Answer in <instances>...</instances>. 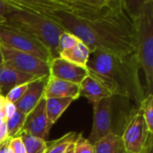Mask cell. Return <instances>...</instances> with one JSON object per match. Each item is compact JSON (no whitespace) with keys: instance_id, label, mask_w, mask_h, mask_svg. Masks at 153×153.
<instances>
[{"instance_id":"1","label":"cell","mask_w":153,"mask_h":153,"mask_svg":"<svg viewBox=\"0 0 153 153\" xmlns=\"http://www.w3.org/2000/svg\"><path fill=\"white\" fill-rule=\"evenodd\" d=\"M10 2L16 7L48 17L65 31L77 37L91 51L100 50L118 56L135 51V23L126 11L123 0H108L101 8L81 13L45 9L30 5L23 0Z\"/></svg>"},{"instance_id":"2","label":"cell","mask_w":153,"mask_h":153,"mask_svg":"<svg viewBox=\"0 0 153 153\" xmlns=\"http://www.w3.org/2000/svg\"><path fill=\"white\" fill-rule=\"evenodd\" d=\"M86 68L111 92L133 102L139 108L145 97L135 52L125 56L114 55L100 50L91 52Z\"/></svg>"},{"instance_id":"3","label":"cell","mask_w":153,"mask_h":153,"mask_svg":"<svg viewBox=\"0 0 153 153\" xmlns=\"http://www.w3.org/2000/svg\"><path fill=\"white\" fill-rule=\"evenodd\" d=\"M4 24L23 31L40 41L52 54L53 59L58 57V39L65 31L48 17L36 12L19 8L4 18Z\"/></svg>"},{"instance_id":"4","label":"cell","mask_w":153,"mask_h":153,"mask_svg":"<svg viewBox=\"0 0 153 153\" xmlns=\"http://www.w3.org/2000/svg\"><path fill=\"white\" fill-rule=\"evenodd\" d=\"M136 29L135 54L144 72L146 95L153 94V0H143L134 20Z\"/></svg>"},{"instance_id":"5","label":"cell","mask_w":153,"mask_h":153,"mask_svg":"<svg viewBox=\"0 0 153 153\" xmlns=\"http://www.w3.org/2000/svg\"><path fill=\"white\" fill-rule=\"evenodd\" d=\"M0 45L32 55L49 64L53 59L52 54L48 48L40 41L4 22L0 23Z\"/></svg>"},{"instance_id":"6","label":"cell","mask_w":153,"mask_h":153,"mask_svg":"<svg viewBox=\"0 0 153 153\" xmlns=\"http://www.w3.org/2000/svg\"><path fill=\"white\" fill-rule=\"evenodd\" d=\"M0 48L4 58V64L35 78L49 76V63L32 55L13 50L1 45Z\"/></svg>"},{"instance_id":"7","label":"cell","mask_w":153,"mask_h":153,"mask_svg":"<svg viewBox=\"0 0 153 153\" xmlns=\"http://www.w3.org/2000/svg\"><path fill=\"white\" fill-rule=\"evenodd\" d=\"M149 133L141 110L134 111L120 134L126 153L143 152Z\"/></svg>"},{"instance_id":"8","label":"cell","mask_w":153,"mask_h":153,"mask_svg":"<svg viewBox=\"0 0 153 153\" xmlns=\"http://www.w3.org/2000/svg\"><path fill=\"white\" fill-rule=\"evenodd\" d=\"M113 97H108L99 100L93 105L92 128L87 139L92 145L113 132Z\"/></svg>"},{"instance_id":"9","label":"cell","mask_w":153,"mask_h":153,"mask_svg":"<svg viewBox=\"0 0 153 153\" xmlns=\"http://www.w3.org/2000/svg\"><path fill=\"white\" fill-rule=\"evenodd\" d=\"M51 127L47 115L46 98L44 96L38 105L26 116L23 126L20 133L24 132L41 140L48 141Z\"/></svg>"},{"instance_id":"10","label":"cell","mask_w":153,"mask_h":153,"mask_svg":"<svg viewBox=\"0 0 153 153\" xmlns=\"http://www.w3.org/2000/svg\"><path fill=\"white\" fill-rule=\"evenodd\" d=\"M88 74L87 68L76 65L59 56L52 59L49 64V76L65 82L80 84Z\"/></svg>"},{"instance_id":"11","label":"cell","mask_w":153,"mask_h":153,"mask_svg":"<svg viewBox=\"0 0 153 153\" xmlns=\"http://www.w3.org/2000/svg\"><path fill=\"white\" fill-rule=\"evenodd\" d=\"M49 76L37 78L29 82L27 90L19 101L15 103L16 109L24 115H28L44 97L45 88Z\"/></svg>"},{"instance_id":"12","label":"cell","mask_w":153,"mask_h":153,"mask_svg":"<svg viewBox=\"0 0 153 153\" xmlns=\"http://www.w3.org/2000/svg\"><path fill=\"white\" fill-rule=\"evenodd\" d=\"M79 86L80 96L86 98L93 105L102 99L113 97L109 90L99 79L90 73L82 81Z\"/></svg>"},{"instance_id":"13","label":"cell","mask_w":153,"mask_h":153,"mask_svg":"<svg viewBox=\"0 0 153 153\" xmlns=\"http://www.w3.org/2000/svg\"><path fill=\"white\" fill-rule=\"evenodd\" d=\"M44 96L46 99L71 98L75 100L80 97V86L76 83L49 76L45 88Z\"/></svg>"},{"instance_id":"14","label":"cell","mask_w":153,"mask_h":153,"mask_svg":"<svg viewBox=\"0 0 153 153\" xmlns=\"http://www.w3.org/2000/svg\"><path fill=\"white\" fill-rule=\"evenodd\" d=\"M37 78L17 71L16 69L2 64L0 65V91L4 97L13 87L30 82Z\"/></svg>"},{"instance_id":"15","label":"cell","mask_w":153,"mask_h":153,"mask_svg":"<svg viewBox=\"0 0 153 153\" xmlns=\"http://www.w3.org/2000/svg\"><path fill=\"white\" fill-rule=\"evenodd\" d=\"M91 52V49L83 42L80 41L72 48L59 53V57L76 65L86 68Z\"/></svg>"},{"instance_id":"16","label":"cell","mask_w":153,"mask_h":153,"mask_svg":"<svg viewBox=\"0 0 153 153\" xmlns=\"http://www.w3.org/2000/svg\"><path fill=\"white\" fill-rule=\"evenodd\" d=\"M94 153H126L121 135L110 133L93 144Z\"/></svg>"},{"instance_id":"17","label":"cell","mask_w":153,"mask_h":153,"mask_svg":"<svg viewBox=\"0 0 153 153\" xmlns=\"http://www.w3.org/2000/svg\"><path fill=\"white\" fill-rule=\"evenodd\" d=\"M74 101L71 98H49L46 99V108L48 122L51 125H55L56 121L61 117L63 113L69 108V106Z\"/></svg>"},{"instance_id":"18","label":"cell","mask_w":153,"mask_h":153,"mask_svg":"<svg viewBox=\"0 0 153 153\" xmlns=\"http://www.w3.org/2000/svg\"><path fill=\"white\" fill-rule=\"evenodd\" d=\"M79 135L80 134L76 132H69L56 140L48 142L45 153H65L69 145L77 140Z\"/></svg>"},{"instance_id":"19","label":"cell","mask_w":153,"mask_h":153,"mask_svg":"<svg viewBox=\"0 0 153 153\" xmlns=\"http://www.w3.org/2000/svg\"><path fill=\"white\" fill-rule=\"evenodd\" d=\"M18 135L22 140L26 153H45L48 146V141L41 140L27 133H20Z\"/></svg>"},{"instance_id":"20","label":"cell","mask_w":153,"mask_h":153,"mask_svg":"<svg viewBox=\"0 0 153 153\" xmlns=\"http://www.w3.org/2000/svg\"><path fill=\"white\" fill-rule=\"evenodd\" d=\"M25 118H26V115L17 110L13 117H11L5 121L6 127H7V136L9 139L18 136L23 126Z\"/></svg>"},{"instance_id":"21","label":"cell","mask_w":153,"mask_h":153,"mask_svg":"<svg viewBox=\"0 0 153 153\" xmlns=\"http://www.w3.org/2000/svg\"><path fill=\"white\" fill-rule=\"evenodd\" d=\"M139 109L143 114L148 131L153 134V94L145 95Z\"/></svg>"},{"instance_id":"22","label":"cell","mask_w":153,"mask_h":153,"mask_svg":"<svg viewBox=\"0 0 153 153\" xmlns=\"http://www.w3.org/2000/svg\"><path fill=\"white\" fill-rule=\"evenodd\" d=\"M80 41L81 40L77 37H75L74 34L67 32V31H64L60 35L59 39H58V46H57L58 56H59V53H61L62 51L72 48Z\"/></svg>"},{"instance_id":"23","label":"cell","mask_w":153,"mask_h":153,"mask_svg":"<svg viewBox=\"0 0 153 153\" xmlns=\"http://www.w3.org/2000/svg\"><path fill=\"white\" fill-rule=\"evenodd\" d=\"M28 84H29V82H26V83H22V84H20V85H17V86L13 87L4 96L5 100L7 101H10V102L15 104L17 101H19L21 100V98L25 93V91L27 90V87H28Z\"/></svg>"},{"instance_id":"24","label":"cell","mask_w":153,"mask_h":153,"mask_svg":"<svg viewBox=\"0 0 153 153\" xmlns=\"http://www.w3.org/2000/svg\"><path fill=\"white\" fill-rule=\"evenodd\" d=\"M74 153H94L93 145L90 143L82 134H80L74 143Z\"/></svg>"},{"instance_id":"25","label":"cell","mask_w":153,"mask_h":153,"mask_svg":"<svg viewBox=\"0 0 153 153\" xmlns=\"http://www.w3.org/2000/svg\"><path fill=\"white\" fill-rule=\"evenodd\" d=\"M16 9L17 7L13 5L10 0H0V16L4 19Z\"/></svg>"},{"instance_id":"26","label":"cell","mask_w":153,"mask_h":153,"mask_svg":"<svg viewBox=\"0 0 153 153\" xmlns=\"http://www.w3.org/2000/svg\"><path fill=\"white\" fill-rule=\"evenodd\" d=\"M10 147L13 151V153H26L22 140L19 135L10 139Z\"/></svg>"},{"instance_id":"27","label":"cell","mask_w":153,"mask_h":153,"mask_svg":"<svg viewBox=\"0 0 153 153\" xmlns=\"http://www.w3.org/2000/svg\"><path fill=\"white\" fill-rule=\"evenodd\" d=\"M2 111H3V114L5 117V120H7L8 118H10L11 117H13L15 114L17 109H16L15 104H13L10 101H7L5 100L4 106L2 108Z\"/></svg>"},{"instance_id":"28","label":"cell","mask_w":153,"mask_h":153,"mask_svg":"<svg viewBox=\"0 0 153 153\" xmlns=\"http://www.w3.org/2000/svg\"><path fill=\"white\" fill-rule=\"evenodd\" d=\"M142 153H153V134L149 133Z\"/></svg>"},{"instance_id":"29","label":"cell","mask_w":153,"mask_h":153,"mask_svg":"<svg viewBox=\"0 0 153 153\" xmlns=\"http://www.w3.org/2000/svg\"><path fill=\"white\" fill-rule=\"evenodd\" d=\"M8 138L7 136V127H6V123L4 122L3 124L0 125V143L5 141Z\"/></svg>"},{"instance_id":"30","label":"cell","mask_w":153,"mask_h":153,"mask_svg":"<svg viewBox=\"0 0 153 153\" xmlns=\"http://www.w3.org/2000/svg\"><path fill=\"white\" fill-rule=\"evenodd\" d=\"M74 143H73L69 145V147L67 148V150L65 152V153H74Z\"/></svg>"},{"instance_id":"31","label":"cell","mask_w":153,"mask_h":153,"mask_svg":"<svg viewBox=\"0 0 153 153\" xmlns=\"http://www.w3.org/2000/svg\"><path fill=\"white\" fill-rule=\"evenodd\" d=\"M4 101H5V98H4L3 95H0V109H2Z\"/></svg>"},{"instance_id":"32","label":"cell","mask_w":153,"mask_h":153,"mask_svg":"<svg viewBox=\"0 0 153 153\" xmlns=\"http://www.w3.org/2000/svg\"><path fill=\"white\" fill-rule=\"evenodd\" d=\"M4 64V58H3V55H2V51H1V48H0V65Z\"/></svg>"},{"instance_id":"33","label":"cell","mask_w":153,"mask_h":153,"mask_svg":"<svg viewBox=\"0 0 153 153\" xmlns=\"http://www.w3.org/2000/svg\"><path fill=\"white\" fill-rule=\"evenodd\" d=\"M4 22V19L3 17L0 16V23H2V22Z\"/></svg>"},{"instance_id":"34","label":"cell","mask_w":153,"mask_h":153,"mask_svg":"<svg viewBox=\"0 0 153 153\" xmlns=\"http://www.w3.org/2000/svg\"><path fill=\"white\" fill-rule=\"evenodd\" d=\"M0 95H2V94H1V91H0Z\"/></svg>"}]
</instances>
